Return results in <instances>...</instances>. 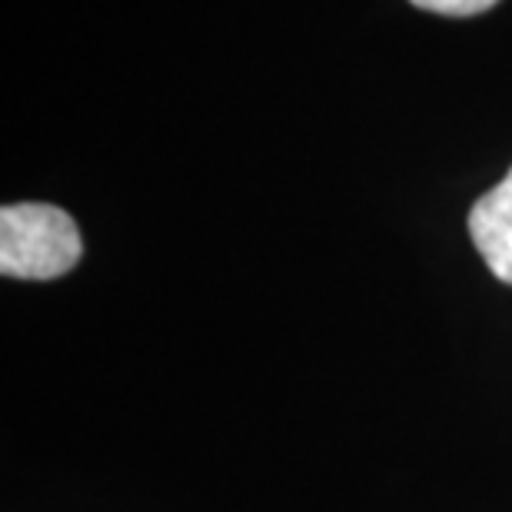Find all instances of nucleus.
I'll list each match as a JSON object with an SVG mask.
<instances>
[{"mask_svg":"<svg viewBox=\"0 0 512 512\" xmlns=\"http://www.w3.org/2000/svg\"><path fill=\"white\" fill-rule=\"evenodd\" d=\"M77 223L50 203H10L0 210V273L14 280H57L80 263Z\"/></svg>","mask_w":512,"mask_h":512,"instance_id":"1","label":"nucleus"},{"mask_svg":"<svg viewBox=\"0 0 512 512\" xmlns=\"http://www.w3.org/2000/svg\"><path fill=\"white\" fill-rule=\"evenodd\" d=\"M416 7L433 10V14H446V17H473L483 14V10L496 7L499 0H413Z\"/></svg>","mask_w":512,"mask_h":512,"instance_id":"3","label":"nucleus"},{"mask_svg":"<svg viewBox=\"0 0 512 512\" xmlns=\"http://www.w3.org/2000/svg\"><path fill=\"white\" fill-rule=\"evenodd\" d=\"M469 237L496 280L512 286V170L469 213Z\"/></svg>","mask_w":512,"mask_h":512,"instance_id":"2","label":"nucleus"}]
</instances>
